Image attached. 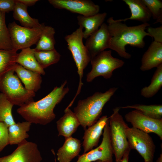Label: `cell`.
<instances>
[{
    "instance_id": "obj_1",
    "label": "cell",
    "mask_w": 162,
    "mask_h": 162,
    "mask_svg": "<svg viewBox=\"0 0 162 162\" xmlns=\"http://www.w3.org/2000/svg\"><path fill=\"white\" fill-rule=\"evenodd\" d=\"M107 22L111 36L109 48L115 51L120 56L126 59L131 57V55L126 51V45L142 48L145 44L144 40L145 37H151L145 31L150 26L148 22L129 26L121 22L114 20L112 17L108 19Z\"/></svg>"
},
{
    "instance_id": "obj_2",
    "label": "cell",
    "mask_w": 162,
    "mask_h": 162,
    "mask_svg": "<svg viewBox=\"0 0 162 162\" xmlns=\"http://www.w3.org/2000/svg\"><path fill=\"white\" fill-rule=\"evenodd\" d=\"M65 81L59 87L56 86L48 94L36 101H33L20 107L17 112L26 121L31 123L46 125L54 120L56 115L54 110L68 92Z\"/></svg>"
},
{
    "instance_id": "obj_3",
    "label": "cell",
    "mask_w": 162,
    "mask_h": 162,
    "mask_svg": "<svg viewBox=\"0 0 162 162\" xmlns=\"http://www.w3.org/2000/svg\"><path fill=\"white\" fill-rule=\"evenodd\" d=\"M117 87L110 88L104 93L97 92L87 98L80 100L74 112L80 125L86 128L95 123L102 114L103 109L117 90Z\"/></svg>"
},
{
    "instance_id": "obj_4",
    "label": "cell",
    "mask_w": 162,
    "mask_h": 162,
    "mask_svg": "<svg viewBox=\"0 0 162 162\" xmlns=\"http://www.w3.org/2000/svg\"><path fill=\"white\" fill-rule=\"evenodd\" d=\"M14 72L12 70L1 77L0 91L14 105L20 107L34 101L35 93L26 89Z\"/></svg>"
},
{
    "instance_id": "obj_5",
    "label": "cell",
    "mask_w": 162,
    "mask_h": 162,
    "mask_svg": "<svg viewBox=\"0 0 162 162\" xmlns=\"http://www.w3.org/2000/svg\"><path fill=\"white\" fill-rule=\"evenodd\" d=\"M83 28L79 27L69 35H66L64 39L67 43L68 48L70 51L77 68L79 81L76 94L71 101L74 102L77 96L80 93L83 85L82 79L84 70L90 62V53L83 44Z\"/></svg>"
},
{
    "instance_id": "obj_6",
    "label": "cell",
    "mask_w": 162,
    "mask_h": 162,
    "mask_svg": "<svg viewBox=\"0 0 162 162\" xmlns=\"http://www.w3.org/2000/svg\"><path fill=\"white\" fill-rule=\"evenodd\" d=\"M120 108H114L109 117L110 139L116 162H120L125 153L131 149L125 132L129 127L119 112Z\"/></svg>"
},
{
    "instance_id": "obj_7",
    "label": "cell",
    "mask_w": 162,
    "mask_h": 162,
    "mask_svg": "<svg viewBox=\"0 0 162 162\" xmlns=\"http://www.w3.org/2000/svg\"><path fill=\"white\" fill-rule=\"evenodd\" d=\"M90 62L92 69L86 75L88 82H92L99 76L106 79H110L113 71L122 67L124 64L123 60L112 56L111 50L100 52L91 58Z\"/></svg>"
},
{
    "instance_id": "obj_8",
    "label": "cell",
    "mask_w": 162,
    "mask_h": 162,
    "mask_svg": "<svg viewBox=\"0 0 162 162\" xmlns=\"http://www.w3.org/2000/svg\"><path fill=\"white\" fill-rule=\"evenodd\" d=\"M45 26L43 23L38 26L27 28L19 26L14 21L10 23L8 28L13 50L17 51L36 44Z\"/></svg>"
},
{
    "instance_id": "obj_9",
    "label": "cell",
    "mask_w": 162,
    "mask_h": 162,
    "mask_svg": "<svg viewBox=\"0 0 162 162\" xmlns=\"http://www.w3.org/2000/svg\"><path fill=\"white\" fill-rule=\"evenodd\" d=\"M125 132L130 149L136 150L145 162H153L156 146L148 134L133 127H128Z\"/></svg>"
},
{
    "instance_id": "obj_10",
    "label": "cell",
    "mask_w": 162,
    "mask_h": 162,
    "mask_svg": "<svg viewBox=\"0 0 162 162\" xmlns=\"http://www.w3.org/2000/svg\"><path fill=\"white\" fill-rule=\"evenodd\" d=\"M100 145L94 149L79 155L76 162H92L100 160L113 162V152L110 139L109 120L104 129Z\"/></svg>"
},
{
    "instance_id": "obj_11",
    "label": "cell",
    "mask_w": 162,
    "mask_h": 162,
    "mask_svg": "<svg viewBox=\"0 0 162 162\" xmlns=\"http://www.w3.org/2000/svg\"><path fill=\"white\" fill-rule=\"evenodd\" d=\"M42 160L37 144L26 139L18 144L11 154L0 158V162H41Z\"/></svg>"
},
{
    "instance_id": "obj_12",
    "label": "cell",
    "mask_w": 162,
    "mask_h": 162,
    "mask_svg": "<svg viewBox=\"0 0 162 162\" xmlns=\"http://www.w3.org/2000/svg\"><path fill=\"white\" fill-rule=\"evenodd\" d=\"M124 117L126 121L130 123L133 127L148 134L154 133L162 140V119L150 118L136 110L129 112Z\"/></svg>"
},
{
    "instance_id": "obj_13",
    "label": "cell",
    "mask_w": 162,
    "mask_h": 162,
    "mask_svg": "<svg viewBox=\"0 0 162 162\" xmlns=\"http://www.w3.org/2000/svg\"><path fill=\"white\" fill-rule=\"evenodd\" d=\"M48 1L55 8L65 9L85 16L96 14L100 10L99 6L90 0H49Z\"/></svg>"
},
{
    "instance_id": "obj_14",
    "label": "cell",
    "mask_w": 162,
    "mask_h": 162,
    "mask_svg": "<svg viewBox=\"0 0 162 162\" xmlns=\"http://www.w3.org/2000/svg\"><path fill=\"white\" fill-rule=\"evenodd\" d=\"M111 38L108 25L103 23L99 28L87 39L85 46L90 53L91 59L109 48Z\"/></svg>"
},
{
    "instance_id": "obj_15",
    "label": "cell",
    "mask_w": 162,
    "mask_h": 162,
    "mask_svg": "<svg viewBox=\"0 0 162 162\" xmlns=\"http://www.w3.org/2000/svg\"><path fill=\"white\" fill-rule=\"evenodd\" d=\"M109 120L106 115L100 118L94 124L85 129L82 146L84 153H86L97 146L104 128Z\"/></svg>"
},
{
    "instance_id": "obj_16",
    "label": "cell",
    "mask_w": 162,
    "mask_h": 162,
    "mask_svg": "<svg viewBox=\"0 0 162 162\" xmlns=\"http://www.w3.org/2000/svg\"><path fill=\"white\" fill-rule=\"evenodd\" d=\"M64 113L56 122L58 136H63L65 139L71 137L76 130L80 123L74 113L66 107Z\"/></svg>"
},
{
    "instance_id": "obj_17",
    "label": "cell",
    "mask_w": 162,
    "mask_h": 162,
    "mask_svg": "<svg viewBox=\"0 0 162 162\" xmlns=\"http://www.w3.org/2000/svg\"><path fill=\"white\" fill-rule=\"evenodd\" d=\"M140 69L150 70L162 64V43L153 41L143 55Z\"/></svg>"
},
{
    "instance_id": "obj_18",
    "label": "cell",
    "mask_w": 162,
    "mask_h": 162,
    "mask_svg": "<svg viewBox=\"0 0 162 162\" xmlns=\"http://www.w3.org/2000/svg\"><path fill=\"white\" fill-rule=\"evenodd\" d=\"M14 72L27 90L35 92L40 88L42 82L40 74L26 69L17 63Z\"/></svg>"
},
{
    "instance_id": "obj_19",
    "label": "cell",
    "mask_w": 162,
    "mask_h": 162,
    "mask_svg": "<svg viewBox=\"0 0 162 162\" xmlns=\"http://www.w3.org/2000/svg\"><path fill=\"white\" fill-rule=\"evenodd\" d=\"M65 140L63 145L58 149L56 153L58 162H70L78 155L81 150L80 140L72 136Z\"/></svg>"
},
{
    "instance_id": "obj_20",
    "label": "cell",
    "mask_w": 162,
    "mask_h": 162,
    "mask_svg": "<svg viewBox=\"0 0 162 162\" xmlns=\"http://www.w3.org/2000/svg\"><path fill=\"white\" fill-rule=\"evenodd\" d=\"M130 10L131 15L130 17L117 20L118 21L125 22L128 20L140 21L143 23L150 21L152 14L148 8L141 0H123Z\"/></svg>"
},
{
    "instance_id": "obj_21",
    "label": "cell",
    "mask_w": 162,
    "mask_h": 162,
    "mask_svg": "<svg viewBox=\"0 0 162 162\" xmlns=\"http://www.w3.org/2000/svg\"><path fill=\"white\" fill-rule=\"evenodd\" d=\"M106 15L107 13L104 12L88 16H78L77 19L78 25L85 28L83 32V38L87 39L97 31L103 23Z\"/></svg>"
},
{
    "instance_id": "obj_22",
    "label": "cell",
    "mask_w": 162,
    "mask_h": 162,
    "mask_svg": "<svg viewBox=\"0 0 162 162\" xmlns=\"http://www.w3.org/2000/svg\"><path fill=\"white\" fill-rule=\"evenodd\" d=\"M35 49L30 47L21 50L18 53L16 63L27 70L44 75L45 72L37 61L34 55Z\"/></svg>"
},
{
    "instance_id": "obj_23",
    "label": "cell",
    "mask_w": 162,
    "mask_h": 162,
    "mask_svg": "<svg viewBox=\"0 0 162 162\" xmlns=\"http://www.w3.org/2000/svg\"><path fill=\"white\" fill-rule=\"evenodd\" d=\"M32 123L26 121L18 122L8 127L9 144H18L28 138L29 136L27 133L30 128Z\"/></svg>"
},
{
    "instance_id": "obj_24",
    "label": "cell",
    "mask_w": 162,
    "mask_h": 162,
    "mask_svg": "<svg viewBox=\"0 0 162 162\" xmlns=\"http://www.w3.org/2000/svg\"><path fill=\"white\" fill-rule=\"evenodd\" d=\"M27 7L15 0L13 10V17L19 21L22 26L27 28H32L39 26L40 24L38 19L31 17L28 14Z\"/></svg>"
},
{
    "instance_id": "obj_25",
    "label": "cell",
    "mask_w": 162,
    "mask_h": 162,
    "mask_svg": "<svg viewBox=\"0 0 162 162\" xmlns=\"http://www.w3.org/2000/svg\"><path fill=\"white\" fill-rule=\"evenodd\" d=\"M18 53L14 50H0V78L7 72L14 69Z\"/></svg>"
},
{
    "instance_id": "obj_26",
    "label": "cell",
    "mask_w": 162,
    "mask_h": 162,
    "mask_svg": "<svg viewBox=\"0 0 162 162\" xmlns=\"http://www.w3.org/2000/svg\"><path fill=\"white\" fill-rule=\"evenodd\" d=\"M55 29L53 27L45 26L36 44L35 50L38 51H47L55 49Z\"/></svg>"
},
{
    "instance_id": "obj_27",
    "label": "cell",
    "mask_w": 162,
    "mask_h": 162,
    "mask_svg": "<svg viewBox=\"0 0 162 162\" xmlns=\"http://www.w3.org/2000/svg\"><path fill=\"white\" fill-rule=\"evenodd\" d=\"M152 76L150 84L142 88L141 95L146 98L154 96L162 86V64L157 67Z\"/></svg>"
},
{
    "instance_id": "obj_28",
    "label": "cell",
    "mask_w": 162,
    "mask_h": 162,
    "mask_svg": "<svg viewBox=\"0 0 162 162\" xmlns=\"http://www.w3.org/2000/svg\"><path fill=\"white\" fill-rule=\"evenodd\" d=\"M34 55L38 63L43 69L57 63L61 57L60 54L55 49L47 51L35 50Z\"/></svg>"
},
{
    "instance_id": "obj_29",
    "label": "cell",
    "mask_w": 162,
    "mask_h": 162,
    "mask_svg": "<svg viewBox=\"0 0 162 162\" xmlns=\"http://www.w3.org/2000/svg\"><path fill=\"white\" fill-rule=\"evenodd\" d=\"M120 107L122 109H134L150 118L156 119H162V105L161 104L145 105L135 104Z\"/></svg>"
},
{
    "instance_id": "obj_30",
    "label": "cell",
    "mask_w": 162,
    "mask_h": 162,
    "mask_svg": "<svg viewBox=\"0 0 162 162\" xmlns=\"http://www.w3.org/2000/svg\"><path fill=\"white\" fill-rule=\"evenodd\" d=\"M14 105L2 93H0V122L8 126L16 123L12 115Z\"/></svg>"
},
{
    "instance_id": "obj_31",
    "label": "cell",
    "mask_w": 162,
    "mask_h": 162,
    "mask_svg": "<svg viewBox=\"0 0 162 162\" xmlns=\"http://www.w3.org/2000/svg\"><path fill=\"white\" fill-rule=\"evenodd\" d=\"M5 13L0 11V50H13L9 32L5 20Z\"/></svg>"
},
{
    "instance_id": "obj_32",
    "label": "cell",
    "mask_w": 162,
    "mask_h": 162,
    "mask_svg": "<svg viewBox=\"0 0 162 162\" xmlns=\"http://www.w3.org/2000/svg\"><path fill=\"white\" fill-rule=\"evenodd\" d=\"M156 21L154 23H162V2L160 0H141Z\"/></svg>"
},
{
    "instance_id": "obj_33",
    "label": "cell",
    "mask_w": 162,
    "mask_h": 162,
    "mask_svg": "<svg viewBox=\"0 0 162 162\" xmlns=\"http://www.w3.org/2000/svg\"><path fill=\"white\" fill-rule=\"evenodd\" d=\"M8 144V126L0 122V152Z\"/></svg>"
},
{
    "instance_id": "obj_34",
    "label": "cell",
    "mask_w": 162,
    "mask_h": 162,
    "mask_svg": "<svg viewBox=\"0 0 162 162\" xmlns=\"http://www.w3.org/2000/svg\"><path fill=\"white\" fill-rule=\"evenodd\" d=\"M148 33L152 37H153L155 42L162 43V26L156 28L148 27Z\"/></svg>"
},
{
    "instance_id": "obj_35",
    "label": "cell",
    "mask_w": 162,
    "mask_h": 162,
    "mask_svg": "<svg viewBox=\"0 0 162 162\" xmlns=\"http://www.w3.org/2000/svg\"><path fill=\"white\" fill-rule=\"evenodd\" d=\"M15 3L14 0H0V11L6 13L13 11Z\"/></svg>"
},
{
    "instance_id": "obj_36",
    "label": "cell",
    "mask_w": 162,
    "mask_h": 162,
    "mask_svg": "<svg viewBox=\"0 0 162 162\" xmlns=\"http://www.w3.org/2000/svg\"><path fill=\"white\" fill-rule=\"evenodd\" d=\"M27 7L34 5L39 0H17Z\"/></svg>"
},
{
    "instance_id": "obj_37",
    "label": "cell",
    "mask_w": 162,
    "mask_h": 162,
    "mask_svg": "<svg viewBox=\"0 0 162 162\" xmlns=\"http://www.w3.org/2000/svg\"><path fill=\"white\" fill-rule=\"evenodd\" d=\"M130 151H128L125 153L120 162H129L128 158Z\"/></svg>"
},
{
    "instance_id": "obj_38",
    "label": "cell",
    "mask_w": 162,
    "mask_h": 162,
    "mask_svg": "<svg viewBox=\"0 0 162 162\" xmlns=\"http://www.w3.org/2000/svg\"><path fill=\"white\" fill-rule=\"evenodd\" d=\"M161 152L160 154L159 157L157 159L156 162H162V145H161Z\"/></svg>"
},
{
    "instance_id": "obj_39",
    "label": "cell",
    "mask_w": 162,
    "mask_h": 162,
    "mask_svg": "<svg viewBox=\"0 0 162 162\" xmlns=\"http://www.w3.org/2000/svg\"><path fill=\"white\" fill-rule=\"evenodd\" d=\"M96 162H104L100 160H97Z\"/></svg>"
}]
</instances>
